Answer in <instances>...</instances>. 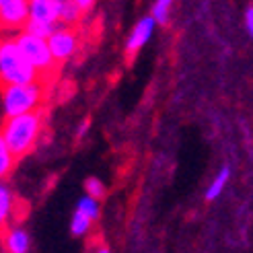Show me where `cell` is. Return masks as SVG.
I'll return each mask as SVG.
<instances>
[{
  "instance_id": "9a60e30c",
  "label": "cell",
  "mask_w": 253,
  "mask_h": 253,
  "mask_svg": "<svg viewBox=\"0 0 253 253\" xmlns=\"http://www.w3.org/2000/svg\"><path fill=\"white\" fill-rule=\"evenodd\" d=\"M56 29H58V25H43V23H35V21H27V25L23 27L25 33L37 37V40H45V42L52 37V33Z\"/></svg>"
},
{
  "instance_id": "8992f818",
  "label": "cell",
  "mask_w": 253,
  "mask_h": 253,
  "mask_svg": "<svg viewBox=\"0 0 253 253\" xmlns=\"http://www.w3.org/2000/svg\"><path fill=\"white\" fill-rule=\"evenodd\" d=\"M29 21L27 0H0V27L23 29Z\"/></svg>"
},
{
  "instance_id": "5bb4252c",
  "label": "cell",
  "mask_w": 253,
  "mask_h": 253,
  "mask_svg": "<svg viewBox=\"0 0 253 253\" xmlns=\"http://www.w3.org/2000/svg\"><path fill=\"white\" fill-rule=\"evenodd\" d=\"M77 210L81 214H84V216L88 220H97L101 216V204H99V200H93V198H88V196H83L79 200V204H77Z\"/></svg>"
},
{
  "instance_id": "7402d4cb",
  "label": "cell",
  "mask_w": 253,
  "mask_h": 253,
  "mask_svg": "<svg viewBox=\"0 0 253 253\" xmlns=\"http://www.w3.org/2000/svg\"><path fill=\"white\" fill-rule=\"evenodd\" d=\"M95 253H111V251H109V249H107V247H99V249H97V251H95Z\"/></svg>"
},
{
  "instance_id": "ba28073f",
  "label": "cell",
  "mask_w": 253,
  "mask_h": 253,
  "mask_svg": "<svg viewBox=\"0 0 253 253\" xmlns=\"http://www.w3.org/2000/svg\"><path fill=\"white\" fill-rule=\"evenodd\" d=\"M155 21H153V17L150 15H146V17H142L140 21H138L136 25H134V29L130 31V37H128V42H126V52L128 54H134V52H138L150 37H153V31H155Z\"/></svg>"
},
{
  "instance_id": "7a4b0ae2",
  "label": "cell",
  "mask_w": 253,
  "mask_h": 253,
  "mask_svg": "<svg viewBox=\"0 0 253 253\" xmlns=\"http://www.w3.org/2000/svg\"><path fill=\"white\" fill-rule=\"evenodd\" d=\"M35 81H40V74L23 56L15 37H0V84H2V88L15 84H29Z\"/></svg>"
},
{
  "instance_id": "6da1fadb",
  "label": "cell",
  "mask_w": 253,
  "mask_h": 253,
  "mask_svg": "<svg viewBox=\"0 0 253 253\" xmlns=\"http://www.w3.org/2000/svg\"><path fill=\"white\" fill-rule=\"evenodd\" d=\"M42 128H43V113L31 111L25 113V116L8 118L2 124V128H0V134H2L6 146L10 148L12 157L21 159L33 150V146L37 144V138L42 134Z\"/></svg>"
},
{
  "instance_id": "9c48e42d",
  "label": "cell",
  "mask_w": 253,
  "mask_h": 253,
  "mask_svg": "<svg viewBox=\"0 0 253 253\" xmlns=\"http://www.w3.org/2000/svg\"><path fill=\"white\" fill-rule=\"evenodd\" d=\"M4 247L8 253H27L29 251V235L27 231H23L21 226L6 231L4 235Z\"/></svg>"
},
{
  "instance_id": "ffe728a7",
  "label": "cell",
  "mask_w": 253,
  "mask_h": 253,
  "mask_svg": "<svg viewBox=\"0 0 253 253\" xmlns=\"http://www.w3.org/2000/svg\"><path fill=\"white\" fill-rule=\"evenodd\" d=\"M79 8L83 10V15H84V12H88V10H91L93 6H95V2H93V0H79Z\"/></svg>"
},
{
  "instance_id": "ac0fdd59",
  "label": "cell",
  "mask_w": 253,
  "mask_h": 253,
  "mask_svg": "<svg viewBox=\"0 0 253 253\" xmlns=\"http://www.w3.org/2000/svg\"><path fill=\"white\" fill-rule=\"evenodd\" d=\"M84 196L93 198V200H101L105 196V185L99 177H88L84 179Z\"/></svg>"
},
{
  "instance_id": "3957f363",
  "label": "cell",
  "mask_w": 253,
  "mask_h": 253,
  "mask_svg": "<svg viewBox=\"0 0 253 253\" xmlns=\"http://www.w3.org/2000/svg\"><path fill=\"white\" fill-rule=\"evenodd\" d=\"M45 95V86L42 81H35L29 84H15V86H4L0 99H2V111L6 120L25 116L31 111H40V105Z\"/></svg>"
},
{
  "instance_id": "44dd1931",
  "label": "cell",
  "mask_w": 253,
  "mask_h": 253,
  "mask_svg": "<svg viewBox=\"0 0 253 253\" xmlns=\"http://www.w3.org/2000/svg\"><path fill=\"white\" fill-rule=\"evenodd\" d=\"M88 128H91V122H88V120H84V122L79 126V130H77V138H83V136L88 132Z\"/></svg>"
},
{
  "instance_id": "277c9868",
  "label": "cell",
  "mask_w": 253,
  "mask_h": 253,
  "mask_svg": "<svg viewBox=\"0 0 253 253\" xmlns=\"http://www.w3.org/2000/svg\"><path fill=\"white\" fill-rule=\"evenodd\" d=\"M15 40H17V45L21 47L23 56L27 58V62L37 70L40 77H42V74L52 72L56 68V62L52 58V52H49L45 40H37V37L25 33V31L15 35Z\"/></svg>"
},
{
  "instance_id": "5b68a950",
  "label": "cell",
  "mask_w": 253,
  "mask_h": 253,
  "mask_svg": "<svg viewBox=\"0 0 253 253\" xmlns=\"http://www.w3.org/2000/svg\"><path fill=\"white\" fill-rule=\"evenodd\" d=\"M47 47L52 52V58L56 64L68 62L79 49V33L70 27H58L52 37L47 40Z\"/></svg>"
},
{
  "instance_id": "2e32d148",
  "label": "cell",
  "mask_w": 253,
  "mask_h": 253,
  "mask_svg": "<svg viewBox=\"0 0 253 253\" xmlns=\"http://www.w3.org/2000/svg\"><path fill=\"white\" fill-rule=\"evenodd\" d=\"M91 226H93V220H88L84 214H81L79 210L72 214V220H70V233L74 237H84L88 235V231H91Z\"/></svg>"
},
{
  "instance_id": "30bf717a",
  "label": "cell",
  "mask_w": 253,
  "mask_h": 253,
  "mask_svg": "<svg viewBox=\"0 0 253 253\" xmlns=\"http://www.w3.org/2000/svg\"><path fill=\"white\" fill-rule=\"evenodd\" d=\"M12 210H15V196L6 183H0V231L6 229Z\"/></svg>"
},
{
  "instance_id": "e0dca14e",
  "label": "cell",
  "mask_w": 253,
  "mask_h": 253,
  "mask_svg": "<svg viewBox=\"0 0 253 253\" xmlns=\"http://www.w3.org/2000/svg\"><path fill=\"white\" fill-rule=\"evenodd\" d=\"M169 15H171V2L169 0H159V2H155L153 10H150V17H153V21L157 25H167Z\"/></svg>"
},
{
  "instance_id": "8fae6325",
  "label": "cell",
  "mask_w": 253,
  "mask_h": 253,
  "mask_svg": "<svg viewBox=\"0 0 253 253\" xmlns=\"http://www.w3.org/2000/svg\"><path fill=\"white\" fill-rule=\"evenodd\" d=\"M83 19V10L79 8L77 2H62L60 4V21L62 23V27H74L79 21Z\"/></svg>"
},
{
  "instance_id": "7c38bea8",
  "label": "cell",
  "mask_w": 253,
  "mask_h": 253,
  "mask_svg": "<svg viewBox=\"0 0 253 253\" xmlns=\"http://www.w3.org/2000/svg\"><path fill=\"white\" fill-rule=\"evenodd\" d=\"M229 177H231V169L229 167H222L218 171V175L212 179V183L208 185L206 189V200H216L220 194H222V189L226 185V181H229Z\"/></svg>"
},
{
  "instance_id": "4fadbf2b",
  "label": "cell",
  "mask_w": 253,
  "mask_h": 253,
  "mask_svg": "<svg viewBox=\"0 0 253 253\" xmlns=\"http://www.w3.org/2000/svg\"><path fill=\"white\" fill-rule=\"evenodd\" d=\"M15 163H17V159L12 157L10 148L6 146L2 134H0V179H4V177L10 175V171L15 169Z\"/></svg>"
},
{
  "instance_id": "52a82bcc",
  "label": "cell",
  "mask_w": 253,
  "mask_h": 253,
  "mask_svg": "<svg viewBox=\"0 0 253 253\" xmlns=\"http://www.w3.org/2000/svg\"><path fill=\"white\" fill-rule=\"evenodd\" d=\"M62 0H31L29 2V21L43 25H58Z\"/></svg>"
},
{
  "instance_id": "d6986e66",
  "label": "cell",
  "mask_w": 253,
  "mask_h": 253,
  "mask_svg": "<svg viewBox=\"0 0 253 253\" xmlns=\"http://www.w3.org/2000/svg\"><path fill=\"white\" fill-rule=\"evenodd\" d=\"M245 29L249 31V35L253 37V6H249L245 10Z\"/></svg>"
}]
</instances>
